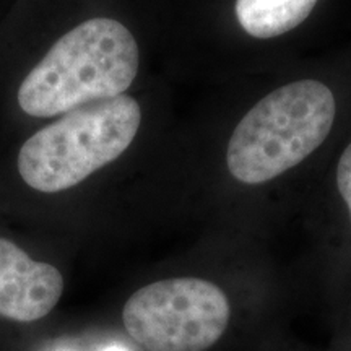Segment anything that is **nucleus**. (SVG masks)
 Instances as JSON below:
<instances>
[{"instance_id": "f257e3e1", "label": "nucleus", "mask_w": 351, "mask_h": 351, "mask_svg": "<svg viewBox=\"0 0 351 351\" xmlns=\"http://www.w3.org/2000/svg\"><path fill=\"white\" fill-rule=\"evenodd\" d=\"M134 34L119 21L93 19L65 33L26 75L19 104L33 117H51L93 101L121 96L138 72Z\"/></svg>"}, {"instance_id": "f03ea898", "label": "nucleus", "mask_w": 351, "mask_h": 351, "mask_svg": "<svg viewBox=\"0 0 351 351\" xmlns=\"http://www.w3.org/2000/svg\"><path fill=\"white\" fill-rule=\"evenodd\" d=\"M335 112L333 93L320 82L301 80L271 91L236 125L228 145V169L244 184L283 174L324 143Z\"/></svg>"}, {"instance_id": "7ed1b4c3", "label": "nucleus", "mask_w": 351, "mask_h": 351, "mask_svg": "<svg viewBox=\"0 0 351 351\" xmlns=\"http://www.w3.org/2000/svg\"><path fill=\"white\" fill-rule=\"evenodd\" d=\"M140 122V104L125 95L72 109L23 143L21 179L44 194L67 191L119 158L134 142Z\"/></svg>"}, {"instance_id": "20e7f679", "label": "nucleus", "mask_w": 351, "mask_h": 351, "mask_svg": "<svg viewBox=\"0 0 351 351\" xmlns=\"http://www.w3.org/2000/svg\"><path fill=\"white\" fill-rule=\"evenodd\" d=\"M230 320L225 291L195 276L147 285L122 309L127 333L147 351H207L221 340Z\"/></svg>"}, {"instance_id": "39448f33", "label": "nucleus", "mask_w": 351, "mask_h": 351, "mask_svg": "<svg viewBox=\"0 0 351 351\" xmlns=\"http://www.w3.org/2000/svg\"><path fill=\"white\" fill-rule=\"evenodd\" d=\"M64 293L54 265L36 262L12 241L0 238V317L34 322L46 317Z\"/></svg>"}, {"instance_id": "423d86ee", "label": "nucleus", "mask_w": 351, "mask_h": 351, "mask_svg": "<svg viewBox=\"0 0 351 351\" xmlns=\"http://www.w3.org/2000/svg\"><path fill=\"white\" fill-rule=\"evenodd\" d=\"M315 3L317 0H236V16L245 33L269 39L300 26Z\"/></svg>"}, {"instance_id": "0eeeda50", "label": "nucleus", "mask_w": 351, "mask_h": 351, "mask_svg": "<svg viewBox=\"0 0 351 351\" xmlns=\"http://www.w3.org/2000/svg\"><path fill=\"white\" fill-rule=\"evenodd\" d=\"M337 184L351 215V143L345 148L337 166Z\"/></svg>"}, {"instance_id": "6e6552de", "label": "nucleus", "mask_w": 351, "mask_h": 351, "mask_svg": "<svg viewBox=\"0 0 351 351\" xmlns=\"http://www.w3.org/2000/svg\"><path fill=\"white\" fill-rule=\"evenodd\" d=\"M104 351H127L125 348H122V346H117V345H114V346H108L106 350Z\"/></svg>"}]
</instances>
